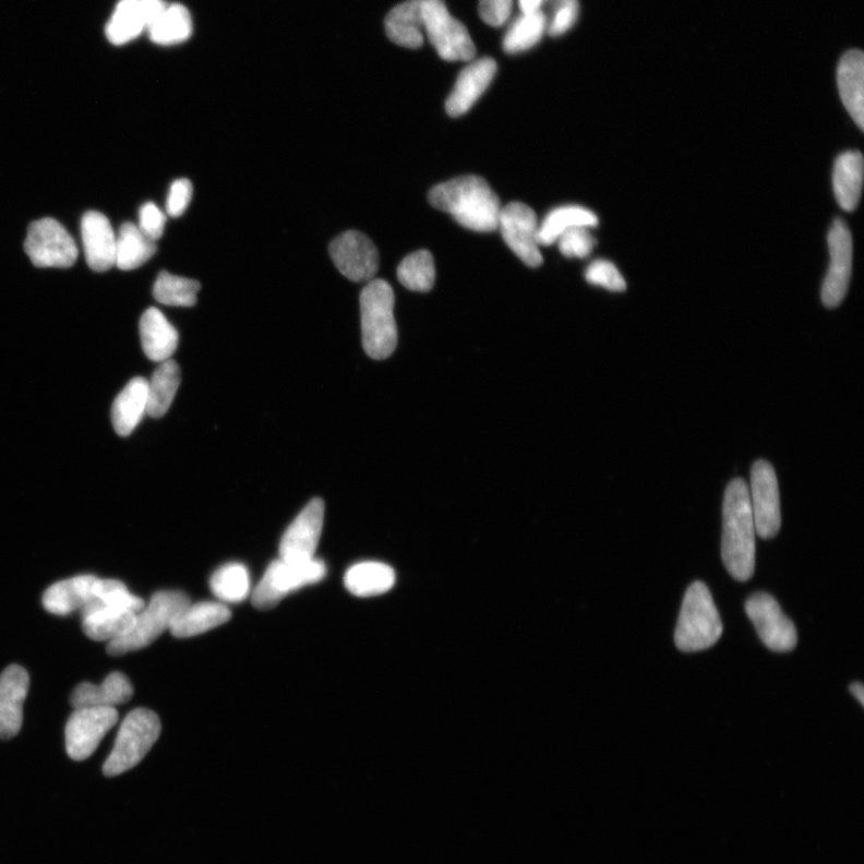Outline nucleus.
Segmentation results:
<instances>
[{
	"mask_svg": "<svg viewBox=\"0 0 864 864\" xmlns=\"http://www.w3.org/2000/svg\"><path fill=\"white\" fill-rule=\"evenodd\" d=\"M598 216L580 206H563L551 211L539 224L538 242L540 247L555 244L557 239L574 227L595 228Z\"/></svg>",
	"mask_w": 864,
	"mask_h": 864,
	"instance_id": "30",
	"label": "nucleus"
},
{
	"mask_svg": "<svg viewBox=\"0 0 864 864\" xmlns=\"http://www.w3.org/2000/svg\"><path fill=\"white\" fill-rule=\"evenodd\" d=\"M28 689V672L20 665H10L0 675V739L10 740L19 734Z\"/></svg>",
	"mask_w": 864,
	"mask_h": 864,
	"instance_id": "18",
	"label": "nucleus"
},
{
	"mask_svg": "<svg viewBox=\"0 0 864 864\" xmlns=\"http://www.w3.org/2000/svg\"><path fill=\"white\" fill-rule=\"evenodd\" d=\"M422 0H407L396 5L386 19L388 38L406 48H419L424 43Z\"/></svg>",
	"mask_w": 864,
	"mask_h": 864,
	"instance_id": "27",
	"label": "nucleus"
},
{
	"mask_svg": "<svg viewBox=\"0 0 864 864\" xmlns=\"http://www.w3.org/2000/svg\"><path fill=\"white\" fill-rule=\"evenodd\" d=\"M398 279L408 290L430 291L436 279L434 257L428 250H418L408 255L398 267Z\"/></svg>",
	"mask_w": 864,
	"mask_h": 864,
	"instance_id": "38",
	"label": "nucleus"
},
{
	"mask_svg": "<svg viewBox=\"0 0 864 864\" xmlns=\"http://www.w3.org/2000/svg\"><path fill=\"white\" fill-rule=\"evenodd\" d=\"M144 29L139 0H120L106 33L108 40L119 46L136 39Z\"/></svg>",
	"mask_w": 864,
	"mask_h": 864,
	"instance_id": "39",
	"label": "nucleus"
},
{
	"mask_svg": "<svg viewBox=\"0 0 864 864\" xmlns=\"http://www.w3.org/2000/svg\"><path fill=\"white\" fill-rule=\"evenodd\" d=\"M850 692L855 698L860 701V704L864 705V687L863 684L860 682L852 683L850 686Z\"/></svg>",
	"mask_w": 864,
	"mask_h": 864,
	"instance_id": "48",
	"label": "nucleus"
},
{
	"mask_svg": "<svg viewBox=\"0 0 864 864\" xmlns=\"http://www.w3.org/2000/svg\"><path fill=\"white\" fill-rule=\"evenodd\" d=\"M32 263L39 268H69L79 256L74 238L51 218L34 221L24 242Z\"/></svg>",
	"mask_w": 864,
	"mask_h": 864,
	"instance_id": "9",
	"label": "nucleus"
},
{
	"mask_svg": "<svg viewBox=\"0 0 864 864\" xmlns=\"http://www.w3.org/2000/svg\"><path fill=\"white\" fill-rule=\"evenodd\" d=\"M519 3L523 14H530V12L540 10V7H542L544 0H519Z\"/></svg>",
	"mask_w": 864,
	"mask_h": 864,
	"instance_id": "47",
	"label": "nucleus"
},
{
	"mask_svg": "<svg viewBox=\"0 0 864 864\" xmlns=\"http://www.w3.org/2000/svg\"><path fill=\"white\" fill-rule=\"evenodd\" d=\"M134 688L129 679L122 672H112L100 686H95L89 682L79 684L70 696V703L74 708L81 707H115L128 703Z\"/></svg>",
	"mask_w": 864,
	"mask_h": 864,
	"instance_id": "25",
	"label": "nucleus"
},
{
	"mask_svg": "<svg viewBox=\"0 0 864 864\" xmlns=\"http://www.w3.org/2000/svg\"><path fill=\"white\" fill-rule=\"evenodd\" d=\"M140 335L143 352L153 362L171 359L177 350L179 335L170 321L156 308H149L141 317Z\"/></svg>",
	"mask_w": 864,
	"mask_h": 864,
	"instance_id": "21",
	"label": "nucleus"
},
{
	"mask_svg": "<svg viewBox=\"0 0 864 864\" xmlns=\"http://www.w3.org/2000/svg\"><path fill=\"white\" fill-rule=\"evenodd\" d=\"M497 71L494 59L485 57L466 67L456 80L455 86L446 101V111L451 117H460L471 110L480 96L489 88Z\"/></svg>",
	"mask_w": 864,
	"mask_h": 864,
	"instance_id": "19",
	"label": "nucleus"
},
{
	"mask_svg": "<svg viewBox=\"0 0 864 864\" xmlns=\"http://www.w3.org/2000/svg\"><path fill=\"white\" fill-rule=\"evenodd\" d=\"M231 617L230 609L223 603H189L178 612L171 624L170 632L179 639L192 638V636L223 626Z\"/></svg>",
	"mask_w": 864,
	"mask_h": 864,
	"instance_id": "24",
	"label": "nucleus"
},
{
	"mask_svg": "<svg viewBox=\"0 0 864 864\" xmlns=\"http://www.w3.org/2000/svg\"><path fill=\"white\" fill-rule=\"evenodd\" d=\"M189 603L190 598L180 591L155 593L149 604L144 607L136 615L131 631L123 638L108 643V655L123 656L149 646L165 631H170L178 612Z\"/></svg>",
	"mask_w": 864,
	"mask_h": 864,
	"instance_id": "5",
	"label": "nucleus"
},
{
	"mask_svg": "<svg viewBox=\"0 0 864 864\" xmlns=\"http://www.w3.org/2000/svg\"><path fill=\"white\" fill-rule=\"evenodd\" d=\"M395 584V572L381 562L357 563L345 574V586L357 597H374L388 592Z\"/></svg>",
	"mask_w": 864,
	"mask_h": 864,
	"instance_id": "29",
	"label": "nucleus"
},
{
	"mask_svg": "<svg viewBox=\"0 0 864 864\" xmlns=\"http://www.w3.org/2000/svg\"><path fill=\"white\" fill-rule=\"evenodd\" d=\"M497 230L526 266H542L543 255L538 242L539 223L532 208L521 202L507 204L501 209Z\"/></svg>",
	"mask_w": 864,
	"mask_h": 864,
	"instance_id": "11",
	"label": "nucleus"
},
{
	"mask_svg": "<svg viewBox=\"0 0 864 864\" xmlns=\"http://www.w3.org/2000/svg\"><path fill=\"white\" fill-rule=\"evenodd\" d=\"M548 27V20L542 10L523 14L516 19L503 39V50L508 55L530 50L540 40Z\"/></svg>",
	"mask_w": 864,
	"mask_h": 864,
	"instance_id": "33",
	"label": "nucleus"
},
{
	"mask_svg": "<svg viewBox=\"0 0 864 864\" xmlns=\"http://www.w3.org/2000/svg\"><path fill=\"white\" fill-rule=\"evenodd\" d=\"M115 707L75 708L65 728L67 752L72 760L82 761L98 748L101 740L118 722Z\"/></svg>",
	"mask_w": 864,
	"mask_h": 864,
	"instance_id": "10",
	"label": "nucleus"
},
{
	"mask_svg": "<svg viewBox=\"0 0 864 864\" xmlns=\"http://www.w3.org/2000/svg\"><path fill=\"white\" fill-rule=\"evenodd\" d=\"M211 590L225 603L243 602L251 591L249 571L244 564H225L213 574Z\"/></svg>",
	"mask_w": 864,
	"mask_h": 864,
	"instance_id": "36",
	"label": "nucleus"
},
{
	"mask_svg": "<svg viewBox=\"0 0 864 864\" xmlns=\"http://www.w3.org/2000/svg\"><path fill=\"white\" fill-rule=\"evenodd\" d=\"M749 500L756 535L763 539L775 538L782 526V514H780L778 480L770 463L765 460L754 463Z\"/></svg>",
	"mask_w": 864,
	"mask_h": 864,
	"instance_id": "12",
	"label": "nucleus"
},
{
	"mask_svg": "<svg viewBox=\"0 0 864 864\" xmlns=\"http://www.w3.org/2000/svg\"><path fill=\"white\" fill-rule=\"evenodd\" d=\"M324 521V503L311 500L288 526L280 542V559L305 562L315 559Z\"/></svg>",
	"mask_w": 864,
	"mask_h": 864,
	"instance_id": "16",
	"label": "nucleus"
},
{
	"mask_svg": "<svg viewBox=\"0 0 864 864\" xmlns=\"http://www.w3.org/2000/svg\"><path fill=\"white\" fill-rule=\"evenodd\" d=\"M827 240L830 267L824 280L821 299L825 307L837 308L848 293L851 278L852 237L848 225L843 220H835Z\"/></svg>",
	"mask_w": 864,
	"mask_h": 864,
	"instance_id": "15",
	"label": "nucleus"
},
{
	"mask_svg": "<svg viewBox=\"0 0 864 864\" xmlns=\"http://www.w3.org/2000/svg\"><path fill=\"white\" fill-rule=\"evenodd\" d=\"M155 252V242L144 236L137 225L125 223L120 227L116 242V266L119 269H137L148 262Z\"/></svg>",
	"mask_w": 864,
	"mask_h": 864,
	"instance_id": "31",
	"label": "nucleus"
},
{
	"mask_svg": "<svg viewBox=\"0 0 864 864\" xmlns=\"http://www.w3.org/2000/svg\"><path fill=\"white\" fill-rule=\"evenodd\" d=\"M161 723L147 708L131 711L120 725L115 747L104 764V775H122L139 765L158 741Z\"/></svg>",
	"mask_w": 864,
	"mask_h": 864,
	"instance_id": "6",
	"label": "nucleus"
},
{
	"mask_svg": "<svg viewBox=\"0 0 864 864\" xmlns=\"http://www.w3.org/2000/svg\"><path fill=\"white\" fill-rule=\"evenodd\" d=\"M424 29L439 56L448 62L471 60L476 46L464 24L454 19L443 0H422Z\"/></svg>",
	"mask_w": 864,
	"mask_h": 864,
	"instance_id": "8",
	"label": "nucleus"
},
{
	"mask_svg": "<svg viewBox=\"0 0 864 864\" xmlns=\"http://www.w3.org/2000/svg\"><path fill=\"white\" fill-rule=\"evenodd\" d=\"M140 223L139 228L141 232L156 242L159 240L165 231L166 226V215L165 213L156 206L153 202H148L143 204L139 213Z\"/></svg>",
	"mask_w": 864,
	"mask_h": 864,
	"instance_id": "43",
	"label": "nucleus"
},
{
	"mask_svg": "<svg viewBox=\"0 0 864 864\" xmlns=\"http://www.w3.org/2000/svg\"><path fill=\"white\" fill-rule=\"evenodd\" d=\"M192 197V184L189 179L182 178L172 183L168 191L166 212L172 218L182 216L189 207Z\"/></svg>",
	"mask_w": 864,
	"mask_h": 864,
	"instance_id": "44",
	"label": "nucleus"
},
{
	"mask_svg": "<svg viewBox=\"0 0 864 864\" xmlns=\"http://www.w3.org/2000/svg\"><path fill=\"white\" fill-rule=\"evenodd\" d=\"M579 16L578 0H556L554 12L548 26L552 38L566 34L574 26Z\"/></svg>",
	"mask_w": 864,
	"mask_h": 864,
	"instance_id": "42",
	"label": "nucleus"
},
{
	"mask_svg": "<svg viewBox=\"0 0 864 864\" xmlns=\"http://www.w3.org/2000/svg\"><path fill=\"white\" fill-rule=\"evenodd\" d=\"M755 523L744 479L729 483L723 503L722 559L732 578L752 579L755 569Z\"/></svg>",
	"mask_w": 864,
	"mask_h": 864,
	"instance_id": "2",
	"label": "nucleus"
},
{
	"mask_svg": "<svg viewBox=\"0 0 864 864\" xmlns=\"http://www.w3.org/2000/svg\"><path fill=\"white\" fill-rule=\"evenodd\" d=\"M863 156L860 152L840 154L833 168V191L840 208L854 212L862 194Z\"/></svg>",
	"mask_w": 864,
	"mask_h": 864,
	"instance_id": "26",
	"label": "nucleus"
},
{
	"mask_svg": "<svg viewBox=\"0 0 864 864\" xmlns=\"http://www.w3.org/2000/svg\"><path fill=\"white\" fill-rule=\"evenodd\" d=\"M148 408V381L132 379L120 392L112 406V424L119 436H129L134 431Z\"/></svg>",
	"mask_w": 864,
	"mask_h": 864,
	"instance_id": "22",
	"label": "nucleus"
},
{
	"mask_svg": "<svg viewBox=\"0 0 864 864\" xmlns=\"http://www.w3.org/2000/svg\"><path fill=\"white\" fill-rule=\"evenodd\" d=\"M180 384V369L172 359L165 360L148 381L147 415L160 418L171 407Z\"/></svg>",
	"mask_w": 864,
	"mask_h": 864,
	"instance_id": "32",
	"label": "nucleus"
},
{
	"mask_svg": "<svg viewBox=\"0 0 864 864\" xmlns=\"http://www.w3.org/2000/svg\"><path fill=\"white\" fill-rule=\"evenodd\" d=\"M513 0H480L479 15L492 27H501L511 16Z\"/></svg>",
	"mask_w": 864,
	"mask_h": 864,
	"instance_id": "45",
	"label": "nucleus"
},
{
	"mask_svg": "<svg viewBox=\"0 0 864 864\" xmlns=\"http://www.w3.org/2000/svg\"><path fill=\"white\" fill-rule=\"evenodd\" d=\"M723 634V623L708 587L693 583L684 596L675 632V644L682 652H698L715 646Z\"/></svg>",
	"mask_w": 864,
	"mask_h": 864,
	"instance_id": "4",
	"label": "nucleus"
},
{
	"mask_svg": "<svg viewBox=\"0 0 864 864\" xmlns=\"http://www.w3.org/2000/svg\"><path fill=\"white\" fill-rule=\"evenodd\" d=\"M135 612L115 608H99L83 614L84 634L94 641L112 643L127 635L136 620Z\"/></svg>",
	"mask_w": 864,
	"mask_h": 864,
	"instance_id": "28",
	"label": "nucleus"
},
{
	"mask_svg": "<svg viewBox=\"0 0 864 864\" xmlns=\"http://www.w3.org/2000/svg\"><path fill=\"white\" fill-rule=\"evenodd\" d=\"M861 51L852 50L840 59L837 82L847 111L860 130H864V64Z\"/></svg>",
	"mask_w": 864,
	"mask_h": 864,
	"instance_id": "20",
	"label": "nucleus"
},
{
	"mask_svg": "<svg viewBox=\"0 0 864 864\" xmlns=\"http://www.w3.org/2000/svg\"><path fill=\"white\" fill-rule=\"evenodd\" d=\"M329 254L335 267L348 280L369 281L379 271L377 248L362 232L347 231L335 238L329 245Z\"/></svg>",
	"mask_w": 864,
	"mask_h": 864,
	"instance_id": "14",
	"label": "nucleus"
},
{
	"mask_svg": "<svg viewBox=\"0 0 864 864\" xmlns=\"http://www.w3.org/2000/svg\"><path fill=\"white\" fill-rule=\"evenodd\" d=\"M429 202L467 230L497 231L501 201L482 177L465 176L439 184L430 190Z\"/></svg>",
	"mask_w": 864,
	"mask_h": 864,
	"instance_id": "1",
	"label": "nucleus"
},
{
	"mask_svg": "<svg viewBox=\"0 0 864 864\" xmlns=\"http://www.w3.org/2000/svg\"><path fill=\"white\" fill-rule=\"evenodd\" d=\"M156 45L171 46L187 41L192 34L189 10L182 4L167 7L163 16L148 29Z\"/></svg>",
	"mask_w": 864,
	"mask_h": 864,
	"instance_id": "35",
	"label": "nucleus"
},
{
	"mask_svg": "<svg viewBox=\"0 0 864 864\" xmlns=\"http://www.w3.org/2000/svg\"><path fill=\"white\" fill-rule=\"evenodd\" d=\"M561 254L568 259H586L591 255L597 240L587 227H574L564 232L557 242Z\"/></svg>",
	"mask_w": 864,
	"mask_h": 864,
	"instance_id": "40",
	"label": "nucleus"
},
{
	"mask_svg": "<svg viewBox=\"0 0 864 864\" xmlns=\"http://www.w3.org/2000/svg\"><path fill=\"white\" fill-rule=\"evenodd\" d=\"M139 4L146 29H149L158 22L167 8L164 0H139Z\"/></svg>",
	"mask_w": 864,
	"mask_h": 864,
	"instance_id": "46",
	"label": "nucleus"
},
{
	"mask_svg": "<svg viewBox=\"0 0 864 864\" xmlns=\"http://www.w3.org/2000/svg\"><path fill=\"white\" fill-rule=\"evenodd\" d=\"M95 575H79L53 584L43 596L44 608L53 615L67 616L81 611L93 597Z\"/></svg>",
	"mask_w": 864,
	"mask_h": 864,
	"instance_id": "23",
	"label": "nucleus"
},
{
	"mask_svg": "<svg viewBox=\"0 0 864 864\" xmlns=\"http://www.w3.org/2000/svg\"><path fill=\"white\" fill-rule=\"evenodd\" d=\"M82 243L88 266L103 273L116 266L117 236L113 227L99 212H87L81 221Z\"/></svg>",
	"mask_w": 864,
	"mask_h": 864,
	"instance_id": "17",
	"label": "nucleus"
},
{
	"mask_svg": "<svg viewBox=\"0 0 864 864\" xmlns=\"http://www.w3.org/2000/svg\"><path fill=\"white\" fill-rule=\"evenodd\" d=\"M201 285L196 280L161 272L156 279L153 295L159 303L168 307H194Z\"/></svg>",
	"mask_w": 864,
	"mask_h": 864,
	"instance_id": "37",
	"label": "nucleus"
},
{
	"mask_svg": "<svg viewBox=\"0 0 864 864\" xmlns=\"http://www.w3.org/2000/svg\"><path fill=\"white\" fill-rule=\"evenodd\" d=\"M327 566L322 560L312 559L305 562H290L283 559L275 561L264 573L262 580L252 593V604L260 610H269L279 605L288 595L326 578Z\"/></svg>",
	"mask_w": 864,
	"mask_h": 864,
	"instance_id": "7",
	"label": "nucleus"
},
{
	"mask_svg": "<svg viewBox=\"0 0 864 864\" xmlns=\"http://www.w3.org/2000/svg\"><path fill=\"white\" fill-rule=\"evenodd\" d=\"M585 279L588 284L600 286L611 292L626 291L627 284L614 263L597 260L587 267Z\"/></svg>",
	"mask_w": 864,
	"mask_h": 864,
	"instance_id": "41",
	"label": "nucleus"
},
{
	"mask_svg": "<svg viewBox=\"0 0 864 864\" xmlns=\"http://www.w3.org/2000/svg\"><path fill=\"white\" fill-rule=\"evenodd\" d=\"M146 607L143 600L130 593L128 587L122 581L112 579H96L93 588V597L88 604L80 612L81 615L99 608H115L139 612Z\"/></svg>",
	"mask_w": 864,
	"mask_h": 864,
	"instance_id": "34",
	"label": "nucleus"
},
{
	"mask_svg": "<svg viewBox=\"0 0 864 864\" xmlns=\"http://www.w3.org/2000/svg\"><path fill=\"white\" fill-rule=\"evenodd\" d=\"M394 304L393 288L384 280H370L360 295L363 347L371 358L386 359L398 345Z\"/></svg>",
	"mask_w": 864,
	"mask_h": 864,
	"instance_id": "3",
	"label": "nucleus"
},
{
	"mask_svg": "<svg viewBox=\"0 0 864 864\" xmlns=\"http://www.w3.org/2000/svg\"><path fill=\"white\" fill-rule=\"evenodd\" d=\"M746 612L763 643L775 652H790L797 645L795 624L785 615L777 600L768 593L753 595Z\"/></svg>",
	"mask_w": 864,
	"mask_h": 864,
	"instance_id": "13",
	"label": "nucleus"
}]
</instances>
